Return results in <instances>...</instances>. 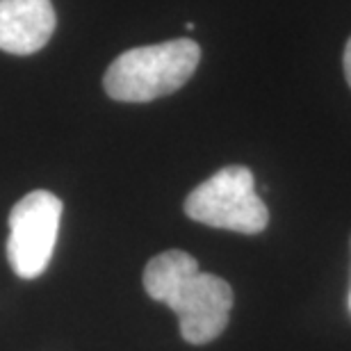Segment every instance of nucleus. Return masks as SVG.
I'll return each instance as SVG.
<instances>
[{
  "label": "nucleus",
  "mask_w": 351,
  "mask_h": 351,
  "mask_svg": "<svg viewBox=\"0 0 351 351\" xmlns=\"http://www.w3.org/2000/svg\"><path fill=\"white\" fill-rule=\"evenodd\" d=\"M185 215L189 219L213 228L235 230L242 235L263 233L269 213L256 194V178L242 165L223 167L185 199Z\"/></svg>",
  "instance_id": "3"
},
{
  "label": "nucleus",
  "mask_w": 351,
  "mask_h": 351,
  "mask_svg": "<svg viewBox=\"0 0 351 351\" xmlns=\"http://www.w3.org/2000/svg\"><path fill=\"white\" fill-rule=\"evenodd\" d=\"M201 62L194 39H171L121 53L105 71L103 87L110 98L123 103H149L178 91Z\"/></svg>",
  "instance_id": "2"
},
{
  "label": "nucleus",
  "mask_w": 351,
  "mask_h": 351,
  "mask_svg": "<svg viewBox=\"0 0 351 351\" xmlns=\"http://www.w3.org/2000/svg\"><path fill=\"white\" fill-rule=\"evenodd\" d=\"M62 219V201L48 189L25 194L10 213L7 258L16 276L37 278L55 251Z\"/></svg>",
  "instance_id": "4"
},
{
  "label": "nucleus",
  "mask_w": 351,
  "mask_h": 351,
  "mask_svg": "<svg viewBox=\"0 0 351 351\" xmlns=\"http://www.w3.org/2000/svg\"><path fill=\"white\" fill-rule=\"evenodd\" d=\"M345 78H347L349 87H351V37H349L347 46H345Z\"/></svg>",
  "instance_id": "6"
},
{
  "label": "nucleus",
  "mask_w": 351,
  "mask_h": 351,
  "mask_svg": "<svg viewBox=\"0 0 351 351\" xmlns=\"http://www.w3.org/2000/svg\"><path fill=\"white\" fill-rule=\"evenodd\" d=\"M349 308H351V292H349Z\"/></svg>",
  "instance_id": "7"
},
{
  "label": "nucleus",
  "mask_w": 351,
  "mask_h": 351,
  "mask_svg": "<svg viewBox=\"0 0 351 351\" xmlns=\"http://www.w3.org/2000/svg\"><path fill=\"white\" fill-rule=\"evenodd\" d=\"M55 25L51 0H0V51L37 53L51 41Z\"/></svg>",
  "instance_id": "5"
},
{
  "label": "nucleus",
  "mask_w": 351,
  "mask_h": 351,
  "mask_svg": "<svg viewBox=\"0 0 351 351\" xmlns=\"http://www.w3.org/2000/svg\"><path fill=\"white\" fill-rule=\"evenodd\" d=\"M144 287L153 301L178 315L180 335L189 345H208L219 338L233 308V290L223 278L199 269L185 251H165L149 261Z\"/></svg>",
  "instance_id": "1"
}]
</instances>
